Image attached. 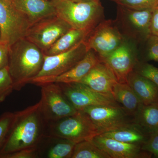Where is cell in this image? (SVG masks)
<instances>
[{
  "mask_svg": "<svg viewBox=\"0 0 158 158\" xmlns=\"http://www.w3.org/2000/svg\"><path fill=\"white\" fill-rule=\"evenodd\" d=\"M15 114L14 121L0 152V158L20 150L37 147L46 135L48 123L41 112L40 102Z\"/></svg>",
  "mask_w": 158,
  "mask_h": 158,
  "instance_id": "1",
  "label": "cell"
},
{
  "mask_svg": "<svg viewBox=\"0 0 158 158\" xmlns=\"http://www.w3.org/2000/svg\"><path fill=\"white\" fill-rule=\"evenodd\" d=\"M44 53L24 38L9 47L8 69L15 90H20L31 82L42 68Z\"/></svg>",
  "mask_w": 158,
  "mask_h": 158,
  "instance_id": "2",
  "label": "cell"
},
{
  "mask_svg": "<svg viewBox=\"0 0 158 158\" xmlns=\"http://www.w3.org/2000/svg\"><path fill=\"white\" fill-rule=\"evenodd\" d=\"M56 15L72 27L92 31L104 20V10L100 1L75 2L71 0H51Z\"/></svg>",
  "mask_w": 158,
  "mask_h": 158,
  "instance_id": "3",
  "label": "cell"
},
{
  "mask_svg": "<svg viewBox=\"0 0 158 158\" xmlns=\"http://www.w3.org/2000/svg\"><path fill=\"white\" fill-rule=\"evenodd\" d=\"M100 134L89 117L78 111L74 115L48 123L46 135L65 138L77 144Z\"/></svg>",
  "mask_w": 158,
  "mask_h": 158,
  "instance_id": "4",
  "label": "cell"
},
{
  "mask_svg": "<svg viewBox=\"0 0 158 158\" xmlns=\"http://www.w3.org/2000/svg\"><path fill=\"white\" fill-rule=\"evenodd\" d=\"M88 51L85 41L65 52L52 56L44 54L42 68L30 83L40 86L55 83L57 77L70 70L85 57Z\"/></svg>",
  "mask_w": 158,
  "mask_h": 158,
  "instance_id": "5",
  "label": "cell"
},
{
  "mask_svg": "<svg viewBox=\"0 0 158 158\" xmlns=\"http://www.w3.org/2000/svg\"><path fill=\"white\" fill-rule=\"evenodd\" d=\"M116 23L126 38L138 41L151 35L150 26L153 9L137 10L117 5Z\"/></svg>",
  "mask_w": 158,
  "mask_h": 158,
  "instance_id": "6",
  "label": "cell"
},
{
  "mask_svg": "<svg viewBox=\"0 0 158 158\" xmlns=\"http://www.w3.org/2000/svg\"><path fill=\"white\" fill-rule=\"evenodd\" d=\"M126 39L116 20L104 19L90 32L85 42L88 50L94 51L102 59L115 50Z\"/></svg>",
  "mask_w": 158,
  "mask_h": 158,
  "instance_id": "7",
  "label": "cell"
},
{
  "mask_svg": "<svg viewBox=\"0 0 158 158\" xmlns=\"http://www.w3.org/2000/svg\"><path fill=\"white\" fill-rule=\"evenodd\" d=\"M40 87V109L48 123L77 112L63 93L58 83H48Z\"/></svg>",
  "mask_w": 158,
  "mask_h": 158,
  "instance_id": "8",
  "label": "cell"
},
{
  "mask_svg": "<svg viewBox=\"0 0 158 158\" xmlns=\"http://www.w3.org/2000/svg\"><path fill=\"white\" fill-rule=\"evenodd\" d=\"M72 28L57 15L40 21L31 26L25 37L43 52L47 51L63 34Z\"/></svg>",
  "mask_w": 158,
  "mask_h": 158,
  "instance_id": "9",
  "label": "cell"
},
{
  "mask_svg": "<svg viewBox=\"0 0 158 158\" xmlns=\"http://www.w3.org/2000/svg\"><path fill=\"white\" fill-rule=\"evenodd\" d=\"M79 111L89 117L101 134L135 123L121 106H89Z\"/></svg>",
  "mask_w": 158,
  "mask_h": 158,
  "instance_id": "10",
  "label": "cell"
},
{
  "mask_svg": "<svg viewBox=\"0 0 158 158\" xmlns=\"http://www.w3.org/2000/svg\"><path fill=\"white\" fill-rule=\"evenodd\" d=\"M31 26L12 4L0 0V42L11 46L25 37Z\"/></svg>",
  "mask_w": 158,
  "mask_h": 158,
  "instance_id": "11",
  "label": "cell"
},
{
  "mask_svg": "<svg viewBox=\"0 0 158 158\" xmlns=\"http://www.w3.org/2000/svg\"><path fill=\"white\" fill-rule=\"evenodd\" d=\"M58 84L68 100L77 111L89 106H121L112 95L99 93L81 83Z\"/></svg>",
  "mask_w": 158,
  "mask_h": 158,
  "instance_id": "12",
  "label": "cell"
},
{
  "mask_svg": "<svg viewBox=\"0 0 158 158\" xmlns=\"http://www.w3.org/2000/svg\"><path fill=\"white\" fill-rule=\"evenodd\" d=\"M101 60L112 70L119 83H127L129 75L138 62L135 47L131 40L127 38Z\"/></svg>",
  "mask_w": 158,
  "mask_h": 158,
  "instance_id": "13",
  "label": "cell"
},
{
  "mask_svg": "<svg viewBox=\"0 0 158 158\" xmlns=\"http://www.w3.org/2000/svg\"><path fill=\"white\" fill-rule=\"evenodd\" d=\"M90 141L111 158H144L151 156L142 150L140 145L124 143L102 134L95 136Z\"/></svg>",
  "mask_w": 158,
  "mask_h": 158,
  "instance_id": "14",
  "label": "cell"
},
{
  "mask_svg": "<svg viewBox=\"0 0 158 158\" xmlns=\"http://www.w3.org/2000/svg\"><path fill=\"white\" fill-rule=\"evenodd\" d=\"M79 82L99 93L112 95L113 86L118 81L112 70L101 60Z\"/></svg>",
  "mask_w": 158,
  "mask_h": 158,
  "instance_id": "15",
  "label": "cell"
},
{
  "mask_svg": "<svg viewBox=\"0 0 158 158\" xmlns=\"http://www.w3.org/2000/svg\"><path fill=\"white\" fill-rule=\"evenodd\" d=\"M11 4L31 26L47 18L56 15L51 0H12Z\"/></svg>",
  "mask_w": 158,
  "mask_h": 158,
  "instance_id": "16",
  "label": "cell"
},
{
  "mask_svg": "<svg viewBox=\"0 0 158 158\" xmlns=\"http://www.w3.org/2000/svg\"><path fill=\"white\" fill-rule=\"evenodd\" d=\"M76 144L65 138L45 135L37 146L39 158H71Z\"/></svg>",
  "mask_w": 158,
  "mask_h": 158,
  "instance_id": "17",
  "label": "cell"
},
{
  "mask_svg": "<svg viewBox=\"0 0 158 158\" xmlns=\"http://www.w3.org/2000/svg\"><path fill=\"white\" fill-rule=\"evenodd\" d=\"M127 83L141 103L158 104V86L149 79L133 71L128 77Z\"/></svg>",
  "mask_w": 158,
  "mask_h": 158,
  "instance_id": "18",
  "label": "cell"
},
{
  "mask_svg": "<svg viewBox=\"0 0 158 158\" xmlns=\"http://www.w3.org/2000/svg\"><path fill=\"white\" fill-rule=\"evenodd\" d=\"M101 61V59L92 50H89L85 57L67 72L57 77L55 83L79 82L90 70Z\"/></svg>",
  "mask_w": 158,
  "mask_h": 158,
  "instance_id": "19",
  "label": "cell"
},
{
  "mask_svg": "<svg viewBox=\"0 0 158 158\" xmlns=\"http://www.w3.org/2000/svg\"><path fill=\"white\" fill-rule=\"evenodd\" d=\"M92 31L72 28L60 37L47 51V56H52L65 52L85 42Z\"/></svg>",
  "mask_w": 158,
  "mask_h": 158,
  "instance_id": "20",
  "label": "cell"
},
{
  "mask_svg": "<svg viewBox=\"0 0 158 158\" xmlns=\"http://www.w3.org/2000/svg\"><path fill=\"white\" fill-rule=\"evenodd\" d=\"M101 134L117 141L141 146L149 136L135 123Z\"/></svg>",
  "mask_w": 158,
  "mask_h": 158,
  "instance_id": "21",
  "label": "cell"
},
{
  "mask_svg": "<svg viewBox=\"0 0 158 158\" xmlns=\"http://www.w3.org/2000/svg\"><path fill=\"white\" fill-rule=\"evenodd\" d=\"M112 95L115 100L133 117L142 104L127 83H116L113 86Z\"/></svg>",
  "mask_w": 158,
  "mask_h": 158,
  "instance_id": "22",
  "label": "cell"
},
{
  "mask_svg": "<svg viewBox=\"0 0 158 158\" xmlns=\"http://www.w3.org/2000/svg\"><path fill=\"white\" fill-rule=\"evenodd\" d=\"M133 120L149 135L158 130V104H141L133 116Z\"/></svg>",
  "mask_w": 158,
  "mask_h": 158,
  "instance_id": "23",
  "label": "cell"
},
{
  "mask_svg": "<svg viewBox=\"0 0 158 158\" xmlns=\"http://www.w3.org/2000/svg\"><path fill=\"white\" fill-rule=\"evenodd\" d=\"M71 158H111L90 140L77 143Z\"/></svg>",
  "mask_w": 158,
  "mask_h": 158,
  "instance_id": "24",
  "label": "cell"
},
{
  "mask_svg": "<svg viewBox=\"0 0 158 158\" xmlns=\"http://www.w3.org/2000/svg\"><path fill=\"white\" fill-rule=\"evenodd\" d=\"M117 5L137 10L153 9L158 6V0H110Z\"/></svg>",
  "mask_w": 158,
  "mask_h": 158,
  "instance_id": "25",
  "label": "cell"
},
{
  "mask_svg": "<svg viewBox=\"0 0 158 158\" xmlns=\"http://www.w3.org/2000/svg\"><path fill=\"white\" fill-rule=\"evenodd\" d=\"M14 90V85L8 66L0 69V104Z\"/></svg>",
  "mask_w": 158,
  "mask_h": 158,
  "instance_id": "26",
  "label": "cell"
},
{
  "mask_svg": "<svg viewBox=\"0 0 158 158\" xmlns=\"http://www.w3.org/2000/svg\"><path fill=\"white\" fill-rule=\"evenodd\" d=\"M133 71L149 79L158 86V68L151 64L141 63L138 61Z\"/></svg>",
  "mask_w": 158,
  "mask_h": 158,
  "instance_id": "27",
  "label": "cell"
},
{
  "mask_svg": "<svg viewBox=\"0 0 158 158\" xmlns=\"http://www.w3.org/2000/svg\"><path fill=\"white\" fill-rule=\"evenodd\" d=\"M15 116L14 113L6 112L0 116V152Z\"/></svg>",
  "mask_w": 158,
  "mask_h": 158,
  "instance_id": "28",
  "label": "cell"
},
{
  "mask_svg": "<svg viewBox=\"0 0 158 158\" xmlns=\"http://www.w3.org/2000/svg\"><path fill=\"white\" fill-rule=\"evenodd\" d=\"M141 147L142 150L158 158V130L150 134Z\"/></svg>",
  "mask_w": 158,
  "mask_h": 158,
  "instance_id": "29",
  "label": "cell"
},
{
  "mask_svg": "<svg viewBox=\"0 0 158 158\" xmlns=\"http://www.w3.org/2000/svg\"><path fill=\"white\" fill-rule=\"evenodd\" d=\"M38 148L34 147L25 148L15 152L2 156L1 158H38Z\"/></svg>",
  "mask_w": 158,
  "mask_h": 158,
  "instance_id": "30",
  "label": "cell"
},
{
  "mask_svg": "<svg viewBox=\"0 0 158 158\" xmlns=\"http://www.w3.org/2000/svg\"><path fill=\"white\" fill-rule=\"evenodd\" d=\"M147 40V59L158 62V36L151 34Z\"/></svg>",
  "mask_w": 158,
  "mask_h": 158,
  "instance_id": "31",
  "label": "cell"
},
{
  "mask_svg": "<svg viewBox=\"0 0 158 158\" xmlns=\"http://www.w3.org/2000/svg\"><path fill=\"white\" fill-rule=\"evenodd\" d=\"M9 47L0 42V69L8 67L9 64Z\"/></svg>",
  "mask_w": 158,
  "mask_h": 158,
  "instance_id": "32",
  "label": "cell"
},
{
  "mask_svg": "<svg viewBox=\"0 0 158 158\" xmlns=\"http://www.w3.org/2000/svg\"><path fill=\"white\" fill-rule=\"evenodd\" d=\"M150 29L152 35L158 36V6L153 10Z\"/></svg>",
  "mask_w": 158,
  "mask_h": 158,
  "instance_id": "33",
  "label": "cell"
},
{
  "mask_svg": "<svg viewBox=\"0 0 158 158\" xmlns=\"http://www.w3.org/2000/svg\"><path fill=\"white\" fill-rule=\"evenodd\" d=\"M75 2H93L96 0H71Z\"/></svg>",
  "mask_w": 158,
  "mask_h": 158,
  "instance_id": "34",
  "label": "cell"
},
{
  "mask_svg": "<svg viewBox=\"0 0 158 158\" xmlns=\"http://www.w3.org/2000/svg\"><path fill=\"white\" fill-rule=\"evenodd\" d=\"M3 1L9 4H11V2H12V0H3Z\"/></svg>",
  "mask_w": 158,
  "mask_h": 158,
  "instance_id": "35",
  "label": "cell"
},
{
  "mask_svg": "<svg viewBox=\"0 0 158 158\" xmlns=\"http://www.w3.org/2000/svg\"><path fill=\"white\" fill-rule=\"evenodd\" d=\"M0 37H1V33H0Z\"/></svg>",
  "mask_w": 158,
  "mask_h": 158,
  "instance_id": "36",
  "label": "cell"
},
{
  "mask_svg": "<svg viewBox=\"0 0 158 158\" xmlns=\"http://www.w3.org/2000/svg\"><path fill=\"white\" fill-rule=\"evenodd\" d=\"M97 1H100V0H97Z\"/></svg>",
  "mask_w": 158,
  "mask_h": 158,
  "instance_id": "37",
  "label": "cell"
}]
</instances>
